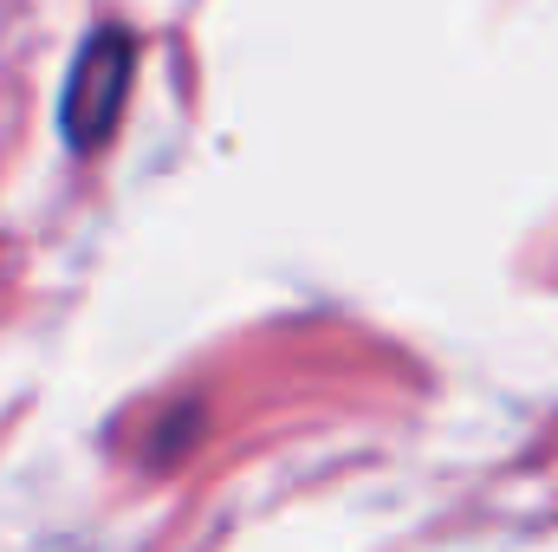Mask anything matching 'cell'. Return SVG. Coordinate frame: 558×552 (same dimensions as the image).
<instances>
[{"label":"cell","mask_w":558,"mask_h":552,"mask_svg":"<svg viewBox=\"0 0 558 552\" xmlns=\"http://www.w3.org/2000/svg\"><path fill=\"white\" fill-rule=\"evenodd\" d=\"M124 85H131V39L124 33H98L78 59V79L65 92V137L78 149H98L118 124V105H124Z\"/></svg>","instance_id":"cell-1"}]
</instances>
